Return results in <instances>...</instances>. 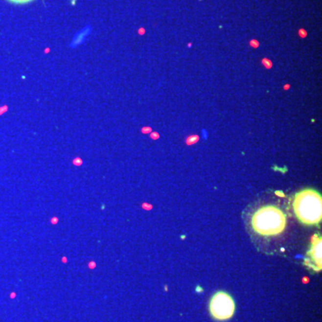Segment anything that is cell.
Segmentation results:
<instances>
[{
	"label": "cell",
	"instance_id": "cell-1",
	"mask_svg": "<svg viewBox=\"0 0 322 322\" xmlns=\"http://www.w3.org/2000/svg\"><path fill=\"white\" fill-rule=\"evenodd\" d=\"M294 211L301 223L314 226L321 223L322 218V198L313 189H303L297 192L293 203Z\"/></svg>",
	"mask_w": 322,
	"mask_h": 322
},
{
	"label": "cell",
	"instance_id": "cell-2",
	"mask_svg": "<svg viewBox=\"0 0 322 322\" xmlns=\"http://www.w3.org/2000/svg\"><path fill=\"white\" fill-rule=\"evenodd\" d=\"M252 228L263 236H276L282 234L286 227V215L273 205L259 208L252 218Z\"/></svg>",
	"mask_w": 322,
	"mask_h": 322
},
{
	"label": "cell",
	"instance_id": "cell-3",
	"mask_svg": "<svg viewBox=\"0 0 322 322\" xmlns=\"http://www.w3.org/2000/svg\"><path fill=\"white\" fill-rule=\"evenodd\" d=\"M208 310L214 320L218 322L229 321L235 312L234 298L226 292H217L209 301Z\"/></svg>",
	"mask_w": 322,
	"mask_h": 322
},
{
	"label": "cell",
	"instance_id": "cell-4",
	"mask_svg": "<svg viewBox=\"0 0 322 322\" xmlns=\"http://www.w3.org/2000/svg\"><path fill=\"white\" fill-rule=\"evenodd\" d=\"M322 237H315L312 241V248L309 252V258L312 261V268L320 271L322 270Z\"/></svg>",
	"mask_w": 322,
	"mask_h": 322
},
{
	"label": "cell",
	"instance_id": "cell-5",
	"mask_svg": "<svg viewBox=\"0 0 322 322\" xmlns=\"http://www.w3.org/2000/svg\"><path fill=\"white\" fill-rule=\"evenodd\" d=\"M7 1H9L13 4H16V5H24V4L31 3L33 0H7Z\"/></svg>",
	"mask_w": 322,
	"mask_h": 322
},
{
	"label": "cell",
	"instance_id": "cell-6",
	"mask_svg": "<svg viewBox=\"0 0 322 322\" xmlns=\"http://www.w3.org/2000/svg\"><path fill=\"white\" fill-rule=\"evenodd\" d=\"M196 140H198V137H196V136H191V137L188 138L187 142L189 144H192V143H193V141H196Z\"/></svg>",
	"mask_w": 322,
	"mask_h": 322
}]
</instances>
